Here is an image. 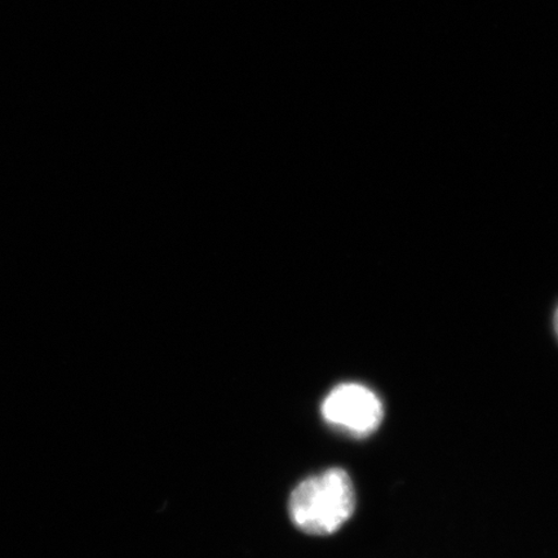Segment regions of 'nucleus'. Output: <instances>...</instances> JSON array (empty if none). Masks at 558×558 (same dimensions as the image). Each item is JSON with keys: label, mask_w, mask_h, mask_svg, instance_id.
<instances>
[{"label": "nucleus", "mask_w": 558, "mask_h": 558, "mask_svg": "<svg viewBox=\"0 0 558 558\" xmlns=\"http://www.w3.org/2000/svg\"><path fill=\"white\" fill-rule=\"evenodd\" d=\"M355 493L344 470L331 469L306 478L292 492L289 505L292 523L303 533L327 536L352 518Z\"/></svg>", "instance_id": "obj_1"}, {"label": "nucleus", "mask_w": 558, "mask_h": 558, "mask_svg": "<svg viewBox=\"0 0 558 558\" xmlns=\"http://www.w3.org/2000/svg\"><path fill=\"white\" fill-rule=\"evenodd\" d=\"M323 416L335 429L364 438L381 424L384 410L378 396L361 384H341L323 403Z\"/></svg>", "instance_id": "obj_2"}, {"label": "nucleus", "mask_w": 558, "mask_h": 558, "mask_svg": "<svg viewBox=\"0 0 558 558\" xmlns=\"http://www.w3.org/2000/svg\"><path fill=\"white\" fill-rule=\"evenodd\" d=\"M555 330H556L557 337H558V310L556 311V314H555Z\"/></svg>", "instance_id": "obj_3"}]
</instances>
